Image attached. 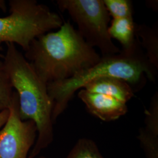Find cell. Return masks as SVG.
Segmentation results:
<instances>
[{"label": "cell", "instance_id": "obj_1", "mask_svg": "<svg viewBox=\"0 0 158 158\" xmlns=\"http://www.w3.org/2000/svg\"><path fill=\"white\" fill-rule=\"evenodd\" d=\"M25 57L46 84L69 79L99 62L101 55L70 22L31 43Z\"/></svg>", "mask_w": 158, "mask_h": 158}, {"label": "cell", "instance_id": "obj_2", "mask_svg": "<svg viewBox=\"0 0 158 158\" xmlns=\"http://www.w3.org/2000/svg\"><path fill=\"white\" fill-rule=\"evenodd\" d=\"M112 77L126 81L133 90H140L145 84L146 77L155 82L158 69L149 62L137 38L132 47L115 55L101 56L99 62L69 79L47 84L49 96L53 102V124L68 107L76 91L94 79Z\"/></svg>", "mask_w": 158, "mask_h": 158}, {"label": "cell", "instance_id": "obj_3", "mask_svg": "<svg viewBox=\"0 0 158 158\" xmlns=\"http://www.w3.org/2000/svg\"><path fill=\"white\" fill-rule=\"evenodd\" d=\"M2 59L13 89L18 98V112L23 121H32L37 137L28 158H35L53 140V102L47 85L40 79L34 68L13 44H6Z\"/></svg>", "mask_w": 158, "mask_h": 158}, {"label": "cell", "instance_id": "obj_4", "mask_svg": "<svg viewBox=\"0 0 158 158\" xmlns=\"http://www.w3.org/2000/svg\"><path fill=\"white\" fill-rule=\"evenodd\" d=\"M9 6L10 14L0 17V46L16 44L26 52L35 39L64 23L58 14L35 0H10Z\"/></svg>", "mask_w": 158, "mask_h": 158}, {"label": "cell", "instance_id": "obj_5", "mask_svg": "<svg viewBox=\"0 0 158 158\" xmlns=\"http://www.w3.org/2000/svg\"><path fill=\"white\" fill-rule=\"evenodd\" d=\"M56 4L61 11L68 12L80 35L87 44L100 51L101 56L121 52L108 34L111 17L103 0H57Z\"/></svg>", "mask_w": 158, "mask_h": 158}, {"label": "cell", "instance_id": "obj_6", "mask_svg": "<svg viewBox=\"0 0 158 158\" xmlns=\"http://www.w3.org/2000/svg\"><path fill=\"white\" fill-rule=\"evenodd\" d=\"M8 110V118L0 130V158H28L36 139V127L32 121L20 118L15 91Z\"/></svg>", "mask_w": 158, "mask_h": 158}, {"label": "cell", "instance_id": "obj_7", "mask_svg": "<svg viewBox=\"0 0 158 158\" xmlns=\"http://www.w3.org/2000/svg\"><path fill=\"white\" fill-rule=\"evenodd\" d=\"M78 97L89 113L103 121L117 120L128 112L127 104L110 96L81 89Z\"/></svg>", "mask_w": 158, "mask_h": 158}, {"label": "cell", "instance_id": "obj_8", "mask_svg": "<svg viewBox=\"0 0 158 158\" xmlns=\"http://www.w3.org/2000/svg\"><path fill=\"white\" fill-rule=\"evenodd\" d=\"M138 139L147 158H158V93L152 96L145 111V126L139 131Z\"/></svg>", "mask_w": 158, "mask_h": 158}, {"label": "cell", "instance_id": "obj_9", "mask_svg": "<svg viewBox=\"0 0 158 158\" xmlns=\"http://www.w3.org/2000/svg\"><path fill=\"white\" fill-rule=\"evenodd\" d=\"M83 88L91 93L111 97L125 104L134 96L132 88L126 81L112 77L94 79Z\"/></svg>", "mask_w": 158, "mask_h": 158}, {"label": "cell", "instance_id": "obj_10", "mask_svg": "<svg viewBox=\"0 0 158 158\" xmlns=\"http://www.w3.org/2000/svg\"><path fill=\"white\" fill-rule=\"evenodd\" d=\"M136 38L138 40L151 64L158 69V25L152 27L135 24Z\"/></svg>", "mask_w": 158, "mask_h": 158}, {"label": "cell", "instance_id": "obj_11", "mask_svg": "<svg viewBox=\"0 0 158 158\" xmlns=\"http://www.w3.org/2000/svg\"><path fill=\"white\" fill-rule=\"evenodd\" d=\"M135 24L133 17L113 19L108 27V34L111 39L118 41L123 49H128L135 42Z\"/></svg>", "mask_w": 158, "mask_h": 158}, {"label": "cell", "instance_id": "obj_12", "mask_svg": "<svg viewBox=\"0 0 158 158\" xmlns=\"http://www.w3.org/2000/svg\"><path fill=\"white\" fill-rule=\"evenodd\" d=\"M65 158H104L96 143L90 139L81 138L76 143Z\"/></svg>", "mask_w": 158, "mask_h": 158}, {"label": "cell", "instance_id": "obj_13", "mask_svg": "<svg viewBox=\"0 0 158 158\" xmlns=\"http://www.w3.org/2000/svg\"><path fill=\"white\" fill-rule=\"evenodd\" d=\"M0 58V111L8 109L11 106L14 91L3 60Z\"/></svg>", "mask_w": 158, "mask_h": 158}, {"label": "cell", "instance_id": "obj_14", "mask_svg": "<svg viewBox=\"0 0 158 158\" xmlns=\"http://www.w3.org/2000/svg\"><path fill=\"white\" fill-rule=\"evenodd\" d=\"M108 12L113 19L133 17L132 1L129 0H103Z\"/></svg>", "mask_w": 158, "mask_h": 158}, {"label": "cell", "instance_id": "obj_15", "mask_svg": "<svg viewBox=\"0 0 158 158\" xmlns=\"http://www.w3.org/2000/svg\"><path fill=\"white\" fill-rule=\"evenodd\" d=\"M10 111L8 109H6L2 111H0V130L4 127V125L8 118Z\"/></svg>", "mask_w": 158, "mask_h": 158}, {"label": "cell", "instance_id": "obj_16", "mask_svg": "<svg viewBox=\"0 0 158 158\" xmlns=\"http://www.w3.org/2000/svg\"><path fill=\"white\" fill-rule=\"evenodd\" d=\"M0 10L3 12H6V1L4 0H0Z\"/></svg>", "mask_w": 158, "mask_h": 158}, {"label": "cell", "instance_id": "obj_17", "mask_svg": "<svg viewBox=\"0 0 158 158\" xmlns=\"http://www.w3.org/2000/svg\"><path fill=\"white\" fill-rule=\"evenodd\" d=\"M2 48L1 46H0V58L3 59V57H4V55H2L1 53V52L2 51Z\"/></svg>", "mask_w": 158, "mask_h": 158}, {"label": "cell", "instance_id": "obj_18", "mask_svg": "<svg viewBox=\"0 0 158 158\" xmlns=\"http://www.w3.org/2000/svg\"><path fill=\"white\" fill-rule=\"evenodd\" d=\"M40 158H46V157H40Z\"/></svg>", "mask_w": 158, "mask_h": 158}]
</instances>
